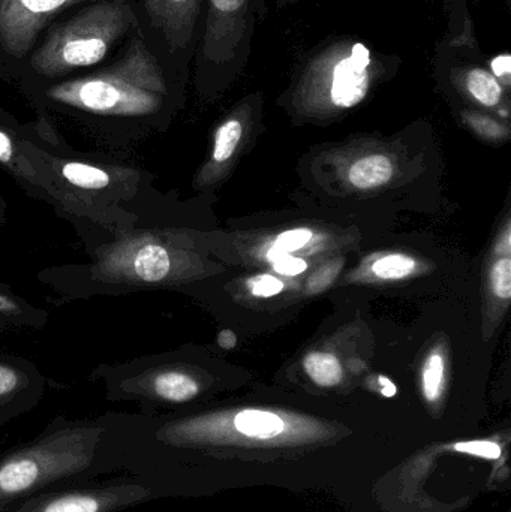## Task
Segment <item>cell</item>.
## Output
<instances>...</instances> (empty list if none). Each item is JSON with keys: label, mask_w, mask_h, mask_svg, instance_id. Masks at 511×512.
<instances>
[{"label": "cell", "mask_w": 511, "mask_h": 512, "mask_svg": "<svg viewBox=\"0 0 511 512\" xmlns=\"http://www.w3.org/2000/svg\"><path fill=\"white\" fill-rule=\"evenodd\" d=\"M168 98L164 69L141 38L114 65L50 84L36 96L44 107L86 126L113 153H125L159 128Z\"/></svg>", "instance_id": "6da1fadb"}, {"label": "cell", "mask_w": 511, "mask_h": 512, "mask_svg": "<svg viewBox=\"0 0 511 512\" xmlns=\"http://www.w3.org/2000/svg\"><path fill=\"white\" fill-rule=\"evenodd\" d=\"M53 180L50 206L75 231L87 227H126L156 194L153 176L126 159L125 153L80 152L41 117L23 125Z\"/></svg>", "instance_id": "7a4b0ae2"}, {"label": "cell", "mask_w": 511, "mask_h": 512, "mask_svg": "<svg viewBox=\"0 0 511 512\" xmlns=\"http://www.w3.org/2000/svg\"><path fill=\"white\" fill-rule=\"evenodd\" d=\"M104 415H57L36 438L0 454V510L57 484L119 474L104 447Z\"/></svg>", "instance_id": "3957f363"}, {"label": "cell", "mask_w": 511, "mask_h": 512, "mask_svg": "<svg viewBox=\"0 0 511 512\" xmlns=\"http://www.w3.org/2000/svg\"><path fill=\"white\" fill-rule=\"evenodd\" d=\"M390 63L356 39H333L315 48L294 72L291 107L311 119L339 116L368 98Z\"/></svg>", "instance_id": "277c9868"}, {"label": "cell", "mask_w": 511, "mask_h": 512, "mask_svg": "<svg viewBox=\"0 0 511 512\" xmlns=\"http://www.w3.org/2000/svg\"><path fill=\"white\" fill-rule=\"evenodd\" d=\"M137 24L123 0H102L57 24L30 59L35 74L45 80L65 77L102 62L108 51Z\"/></svg>", "instance_id": "5b68a950"}, {"label": "cell", "mask_w": 511, "mask_h": 512, "mask_svg": "<svg viewBox=\"0 0 511 512\" xmlns=\"http://www.w3.org/2000/svg\"><path fill=\"white\" fill-rule=\"evenodd\" d=\"M170 475L119 474L57 484L0 512H122L164 495Z\"/></svg>", "instance_id": "8992f818"}, {"label": "cell", "mask_w": 511, "mask_h": 512, "mask_svg": "<svg viewBox=\"0 0 511 512\" xmlns=\"http://www.w3.org/2000/svg\"><path fill=\"white\" fill-rule=\"evenodd\" d=\"M255 11L252 0H209L201 65L222 74L239 71L251 48Z\"/></svg>", "instance_id": "52a82bcc"}, {"label": "cell", "mask_w": 511, "mask_h": 512, "mask_svg": "<svg viewBox=\"0 0 511 512\" xmlns=\"http://www.w3.org/2000/svg\"><path fill=\"white\" fill-rule=\"evenodd\" d=\"M0 170L17 182L33 200L50 206L53 180L32 141L24 135L23 125L11 114L0 110Z\"/></svg>", "instance_id": "ba28073f"}, {"label": "cell", "mask_w": 511, "mask_h": 512, "mask_svg": "<svg viewBox=\"0 0 511 512\" xmlns=\"http://www.w3.org/2000/svg\"><path fill=\"white\" fill-rule=\"evenodd\" d=\"M81 2L102 0H0V45L12 56H24L54 15Z\"/></svg>", "instance_id": "9c48e42d"}, {"label": "cell", "mask_w": 511, "mask_h": 512, "mask_svg": "<svg viewBox=\"0 0 511 512\" xmlns=\"http://www.w3.org/2000/svg\"><path fill=\"white\" fill-rule=\"evenodd\" d=\"M47 387L33 361L0 349V427L38 408Z\"/></svg>", "instance_id": "30bf717a"}, {"label": "cell", "mask_w": 511, "mask_h": 512, "mask_svg": "<svg viewBox=\"0 0 511 512\" xmlns=\"http://www.w3.org/2000/svg\"><path fill=\"white\" fill-rule=\"evenodd\" d=\"M252 111H254V105H252L251 99L249 101L246 99L218 126L215 137H213L212 156H210V161L204 165L203 170L198 173L197 179H195V188L201 189L212 185L221 176L224 168L230 164L245 138L246 131H248Z\"/></svg>", "instance_id": "8fae6325"}, {"label": "cell", "mask_w": 511, "mask_h": 512, "mask_svg": "<svg viewBox=\"0 0 511 512\" xmlns=\"http://www.w3.org/2000/svg\"><path fill=\"white\" fill-rule=\"evenodd\" d=\"M144 5L153 27L173 50L191 42L203 0H144Z\"/></svg>", "instance_id": "7c38bea8"}, {"label": "cell", "mask_w": 511, "mask_h": 512, "mask_svg": "<svg viewBox=\"0 0 511 512\" xmlns=\"http://www.w3.org/2000/svg\"><path fill=\"white\" fill-rule=\"evenodd\" d=\"M450 77L459 92L482 107L501 110L506 101V89L488 68L468 63L453 69Z\"/></svg>", "instance_id": "4fadbf2b"}, {"label": "cell", "mask_w": 511, "mask_h": 512, "mask_svg": "<svg viewBox=\"0 0 511 512\" xmlns=\"http://www.w3.org/2000/svg\"><path fill=\"white\" fill-rule=\"evenodd\" d=\"M50 321V312L26 300L11 286L0 282V333L18 330H42Z\"/></svg>", "instance_id": "5bb4252c"}, {"label": "cell", "mask_w": 511, "mask_h": 512, "mask_svg": "<svg viewBox=\"0 0 511 512\" xmlns=\"http://www.w3.org/2000/svg\"><path fill=\"white\" fill-rule=\"evenodd\" d=\"M395 174V165L392 159L380 153L357 159L348 171V179L354 188L368 191V189L381 188L392 180Z\"/></svg>", "instance_id": "9a60e30c"}, {"label": "cell", "mask_w": 511, "mask_h": 512, "mask_svg": "<svg viewBox=\"0 0 511 512\" xmlns=\"http://www.w3.org/2000/svg\"><path fill=\"white\" fill-rule=\"evenodd\" d=\"M233 426L246 438L272 439L282 435L287 423L281 415L263 409H243L233 417Z\"/></svg>", "instance_id": "2e32d148"}, {"label": "cell", "mask_w": 511, "mask_h": 512, "mask_svg": "<svg viewBox=\"0 0 511 512\" xmlns=\"http://www.w3.org/2000/svg\"><path fill=\"white\" fill-rule=\"evenodd\" d=\"M303 369L315 384L324 388L336 387L344 378L341 361L332 352H309L303 360Z\"/></svg>", "instance_id": "e0dca14e"}, {"label": "cell", "mask_w": 511, "mask_h": 512, "mask_svg": "<svg viewBox=\"0 0 511 512\" xmlns=\"http://www.w3.org/2000/svg\"><path fill=\"white\" fill-rule=\"evenodd\" d=\"M446 381V355L443 348L437 346L426 358L422 373L423 396L428 402H437L444 390Z\"/></svg>", "instance_id": "ac0fdd59"}, {"label": "cell", "mask_w": 511, "mask_h": 512, "mask_svg": "<svg viewBox=\"0 0 511 512\" xmlns=\"http://www.w3.org/2000/svg\"><path fill=\"white\" fill-rule=\"evenodd\" d=\"M419 262L410 255L390 254L375 259L371 265L372 274L380 280H404L413 276Z\"/></svg>", "instance_id": "d6986e66"}, {"label": "cell", "mask_w": 511, "mask_h": 512, "mask_svg": "<svg viewBox=\"0 0 511 512\" xmlns=\"http://www.w3.org/2000/svg\"><path fill=\"white\" fill-rule=\"evenodd\" d=\"M462 119L477 135L486 140L500 141L509 137V128L506 125L479 111H464Z\"/></svg>", "instance_id": "ffe728a7"}, {"label": "cell", "mask_w": 511, "mask_h": 512, "mask_svg": "<svg viewBox=\"0 0 511 512\" xmlns=\"http://www.w3.org/2000/svg\"><path fill=\"white\" fill-rule=\"evenodd\" d=\"M489 288L497 300L509 303L511 298V258L503 256L492 264L489 271Z\"/></svg>", "instance_id": "44dd1931"}, {"label": "cell", "mask_w": 511, "mask_h": 512, "mask_svg": "<svg viewBox=\"0 0 511 512\" xmlns=\"http://www.w3.org/2000/svg\"><path fill=\"white\" fill-rule=\"evenodd\" d=\"M266 258L272 264L273 270L284 274V276H297L308 268V262L305 259L293 256V254H284V252L276 251L273 248L269 249Z\"/></svg>", "instance_id": "7402d4cb"}, {"label": "cell", "mask_w": 511, "mask_h": 512, "mask_svg": "<svg viewBox=\"0 0 511 512\" xmlns=\"http://www.w3.org/2000/svg\"><path fill=\"white\" fill-rule=\"evenodd\" d=\"M314 233L308 228H297V230L285 231L276 237L275 242L272 243V248L276 251L284 252V254H293L299 249L305 248L309 245Z\"/></svg>", "instance_id": "603a6c76"}, {"label": "cell", "mask_w": 511, "mask_h": 512, "mask_svg": "<svg viewBox=\"0 0 511 512\" xmlns=\"http://www.w3.org/2000/svg\"><path fill=\"white\" fill-rule=\"evenodd\" d=\"M341 270V259L327 262L326 265L318 268V270L309 277L308 291L311 292V294H320V292H323L324 289L329 288V286L335 282V279L338 277V274L341 273Z\"/></svg>", "instance_id": "cb8c5ba5"}, {"label": "cell", "mask_w": 511, "mask_h": 512, "mask_svg": "<svg viewBox=\"0 0 511 512\" xmlns=\"http://www.w3.org/2000/svg\"><path fill=\"white\" fill-rule=\"evenodd\" d=\"M455 450L459 453L471 454V456L485 457V459H500L501 448L494 442L473 441L456 444Z\"/></svg>", "instance_id": "d4e9b609"}, {"label": "cell", "mask_w": 511, "mask_h": 512, "mask_svg": "<svg viewBox=\"0 0 511 512\" xmlns=\"http://www.w3.org/2000/svg\"><path fill=\"white\" fill-rule=\"evenodd\" d=\"M284 289V282L278 277L269 276V274H261L251 282V292L255 297H273V295L281 294Z\"/></svg>", "instance_id": "484cf974"}, {"label": "cell", "mask_w": 511, "mask_h": 512, "mask_svg": "<svg viewBox=\"0 0 511 512\" xmlns=\"http://www.w3.org/2000/svg\"><path fill=\"white\" fill-rule=\"evenodd\" d=\"M492 74L498 78L501 84H503L504 89H509L510 87V56L509 54H504V56L495 57L492 60Z\"/></svg>", "instance_id": "4316f807"}, {"label": "cell", "mask_w": 511, "mask_h": 512, "mask_svg": "<svg viewBox=\"0 0 511 512\" xmlns=\"http://www.w3.org/2000/svg\"><path fill=\"white\" fill-rule=\"evenodd\" d=\"M510 222H507L506 227H504L503 236L500 237V242H498L497 248H495V252L500 254V256H510L511 254V240H510Z\"/></svg>", "instance_id": "83f0119b"}, {"label": "cell", "mask_w": 511, "mask_h": 512, "mask_svg": "<svg viewBox=\"0 0 511 512\" xmlns=\"http://www.w3.org/2000/svg\"><path fill=\"white\" fill-rule=\"evenodd\" d=\"M216 342H218L219 348L233 349L237 345V336L233 331L225 328V330L219 331Z\"/></svg>", "instance_id": "f1b7e54d"}, {"label": "cell", "mask_w": 511, "mask_h": 512, "mask_svg": "<svg viewBox=\"0 0 511 512\" xmlns=\"http://www.w3.org/2000/svg\"><path fill=\"white\" fill-rule=\"evenodd\" d=\"M378 382L381 384V393L386 397H393L396 394V385L393 384L390 379H387L386 376H380L378 378Z\"/></svg>", "instance_id": "f546056e"}, {"label": "cell", "mask_w": 511, "mask_h": 512, "mask_svg": "<svg viewBox=\"0 0 511 512\" xmlns=\"http://www.w3.org/2000/svg\"><path fill=\"white\" fill-rule=\"evenodd\" d=\"M8 224V203L0 194V225Z\"/></svg>", "instance_id": "4dcf8cb0"}, {"label": "cell", "mask_w": 511, "mask_h": 512, "mask_svg": "<svg viewBox=\"0 0 511 512\" xmlns=\"http://www.w3.org/2000/svg\"><path fill=\"white\" fill-rule=\"evenodd\" d=\"M294 2H299V0H276V3H278V8H282V6H287Z\"/></svg>", "instance_id": "1f68e13d"}]
</instances>
